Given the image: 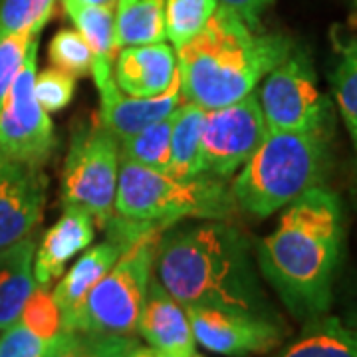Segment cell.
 <instances>
[{
	"label": "cell",
	"mask_w": 357,
	"mask_h": 357,
	"mask_svg": "<svg viewBox=\"0 0 357 357\" xmlns=\"http://www.w3.org/2000/svg\"><path fill=\"white\" fill-rule=\"evenodd\" d=\"M344 244L340 197L324 185L284 206L276 229L258 244V268L300 321L326 316Z\"/></svg>",
	"instance_id": "6da1fadb"
},
{
	"label": "cell",
	"mask_w": 357,
	"mask_h": 357,
	"mask_svg": "<svg viewBox=\"0 0 357 357\" xmlns=\"http://www.w3.org/2000/svg\"><path fill=\"white\" fill-rule=\"evenodd\" d=\"M155 278L185 307L276 316L255 272L244 234L222 220L169 225L157 244Z\"/></svg>",
	"instance_id": "7a4b0ae2"
},
{
	"label": "cell",
	"mask_w": 357,
	"mask_h": 357,
	"mask_svg": "<svg viewBox=\"0 0 357 357\" xmlns=\"http://www.w3.org/2000/svg\"><path fill=\"white\" fill-rule=\"evenodd\" d=\"M290 50L284 36L260 34L218 6L203 30L177 48L183 98L204 109L241 102Z\"/></svg>",
	"instance_id": "3957f363"
},
{
	"label": "cell",
	"mask_w": 357,
	"mask_h": 357,
	"mask_svg": "<svg viewBox=\"0 0 357 357\" xmlns=\"http://www.w3.org/2000/svg\"><path fill=\"white\" fill-rule=\"evenodd\" d=\"M326 165V129L268 131L232 181V197L238 211L255 218H266L307 189L321 185Z\"/></svg>",
	"instance_id": "277c9868"
},
{
	"label": "cell",
	"mask_w": 357,
	"mask_h": 357,
	"mask_svg": "<svg viewBox=\"0 0 357 357\" xmlns=\"http://www.w3.org/2000/svg\"><path fill=\"white\" fill-rule=\"evenodd\" d=\"M236 213L238 206L227 178H178L121 159L115 195V215L119 217L169 227L181 220L229 222Z\"/></svg>",
	"instance_id": "5b68a950"
},
{
	"label": "cell",
	"mask_w": 357,
	"mask_h": 357,
	"mask_svg": "<svg viewBox=\"0 0 357 357\" xmlns=\"http://www.w3.org/2000/svg\"><path fill=\"white\" fill-rule=\"evenodd\" d=\"M165 229L155 225L129 244L107 274L89 290L76 314L66 321L64 332L131 335L137 330L159 236Z\"/></svg>",
	"instance_id": "8992f818"
},
{
	"label": "cell",
	"mask_w": 357,
	"mask_h": 357,
	"mask_svg": "<svg viewBox=\"0 0 357 357\" xmlns=\"http://www.w3.org/2000/svg\"><path fill=\"white\" fill-rule=\"evenodd\" d=\"M119 143L100 123H84L74 131L62 173L64 206L86 211L103 229L115 215L119 181Z\"/></svg>",
	"instance_id": "52a82bcc"
},
{
	"label": "cell",
	"mask_w": 357,
	"mask_h": 357,
	"mask_svg": "<svg viewBox=\"0 0 357 357\" xmlns=\"http://www.w3.org/2000/svg\"><path fill=\"white\" fill-rule=\"evenodd\" d=\"M38 44H34L13 86L0 100V155L13 161L42 167L56 147L50 115L34 96Z\"/></svg>",
	"instance_id": "ba28073f"
},
{
	"label": "cell",
	"mask_w": 357,
	"mask_h": 357,
	"mask_svg": "<svg viewBox=\"0 0 357 357\" xmlns=\"http://www.w3.org/2000/svg\"><path fill=\"white\" fill-rule=\"evenodd\" d=\"M258 102L268 131H318L328 119V103L304 54L290 52L268 72Z\"/></svg>",
	"instance_id": "9c48e42d"
},
{
	"label": "cell",
	"mask_w": 357,
	"mask_h": 357,
	"mask_svg": "<svg viewBox=\"0 0 357 357\" xmlns=\"http://www.w3.org/2000/svg\"><path fill=\"white\" fill-rule=\"evenodd\" d=\"M268 129L255 91L241 102L206 109L201 135V173L230 178L255 155Z\"/></svg>",
	"instance_id": "30bf717a"
},
{
	"label": "cell",
	"mask_w": 357,
	"mask_h": 357,
	"mask_svg": "<svg viewBox=\"0 0 357 357\" xmlns=\"http://www.w3.org/2000/svg\"><path fill=\"white\" fill-rule=\"evenodd\" d=\"M187 316L195 342L218 356H264L280 347L286 337L278 316L220 307H187Z\"/></svg>",
	"instance_id": "8fae6325"
},
{
	"label": "cell",
	"mask_w": 357,
	"mask_h": 357,
	"mask_svg": "<svg viewBox=\"0 0 357 357\" xmlns=\"http://www.w3.org/2000/svg\"><path fill=\"white\" fill-rule=\"evenodd\" d=\"M91 76L102 100L100 121L114 133L117 139L133 135L159 119H165L183 103L181 76L173 77L171 86L153 98H133L117 88L114 77V62L93 58Z\"/></svg>",
	"instance_id": "7c38bea8"
},
{
	"label": "cell",
	"mask_w": 357,
	"mask_h": 357,
	"mask_svg": "<svg viewBox=\"0 0 357 357\" xmlns=\"http://www.w3.org/2000/svg\"><path fill=\"white\" fill-rule=\"evenodd\" d=\"M46 201L42 167L0 155V250L32 234Z\"/></svg>",
	"instance_id": "4fadbf2b"
},
{
	"label": "cell",
	"mask_w": 357,
	"mask_h": 357,
	"mask_svg": "<svg viewBox=\"0 0 357 357\" xmlns=\"http://www.w3.org/2000/svg\"><path fill=\"white\" fill-rule=\"evenodd\" d=\"M137 332L147 344L173 357H201L187 307L167 292L157 278L149 280L141 306Z\"/></svg>",
	"instance_id": "5bb4252c"
},
{
	"label": "cell",
	"mask_w": 357,
	"mask_h": 357,
	"mask_svg": "<svg viewBox=\"0 0 357 357\" xmlns=\"http://www.w3.org/2000/svg\"><path fill=\"white\" fill-rule=\"evenodd\" d=\"M175 74L177 52L165 42L119 48L114 62L117 88L133 98H153L163 93Z\"/></svg>",
	"instance_id": "9a60e30c"
},
{
	"label": "cell",
	"mask_w": 357,
	"mask_h": 357,
	"mask_svg": "<svg viewBox=\"0 0 357 357\" xmlns=\"http://www.w3.org/2000/svg\"><path fill=\"white\" fill-rule=\"evenodd\" d=\"M96 222L86 211L64 206V215L52 227L34 252V278L38 286H50L64 276L68 262L93 243Z\"/></svg>",
	"instance_id": "2e32d148"
},
{
	"label": "cell",
	"mask_w": 357,
	"mask_h": 357,
	"mask_svg": "<svg viewBox=\"0 0 357 357\" xmlns=\"http://www.w3.org/2000/svg\"><path fill=\"white\" fill-rule=\"evenodd\" d=\"M126 246L107 234L103 243L88 248L84 255L77 258V262L64 274V278L58 282L54 288V300L62 312V328L68 319L76 314V310L82 306L89 290L102 280L107 274V270L117 262V258L123 255Z\"/></svg>",
	"instance_id": "e0dca14e"
},
{
	"label": "cell",
	"mask_w": 357,
	"mask_h": 357,
	"mask_svg": "<svg viewBox=\"0 0 357 357\" xmlns=\"http://www.w3.org/2000/svg\"><path fill=\"white\" fill-rule=\"evenodd\" d=\"M36 243L26 236L0 250V332L18 321L26 300L38 286L34 278Z\"/></svg>",
	"instance_id": "ac0fdd59"
},
{
	"label": "cell",
	"mask_w": 357,
	"mask_h": 357,
	"mask_svg": "<svg viewBox=\"0 0 357 357\" xmlns=\"http://www.w3.org/2000/svg\"><path fill=\"white\" fill-rule=\"evenodd\" d=\"M274 357H357V328L333 316L304 321L302 332Z\"/></svg>",
	"instance_id": "d6986e66"
},
{
	"label": "cell",
	"mask_w": 357,
	"mask_h": 357,
	"mask_svg": "<svg viewBox=\"0 0 357 357\" xmlns=\"http://www.w3.org/2000/svg\"><path fill=\"white\" fill-rule=\"evenodd\" d=\"M206 109L191 102H183L173 112L171 157L167 173L178 178H191L201 173V135Z\"/></svg>",
	"instance_id": "ffe728a7"
},
{
	"label": "cell",
	"mask_w": 357,
	"mask_h": 357,
	"mask_svg": "<svg viewBox=\"0 0 357 357\" xmlns=\"http://www.w3.org/2000/svg\"><path fill=\"white\" fill-rule=\"evenodd\" d=\"M165 0H117V48L165 42Z\"/></svg>",
	"instance_id": "44dd1931"
},
{
	"label": "cell",
	"mask_w": 357,
	"mask_h": 357,
	"mask_svg": "<svg viewBox=\"0 0 357 357\" xmlns=\"http://www.w3.org/2000/svg\"><path fill=\"white\" fill-rule=\"evenodd\" d=\"M66 14L76 24V30L86 38L93 58L114 62L119 52L115 40L114 6H93L79 0H62Z\"/></svg>",
	"instance_id": "7402d4cb"
},
{
	"label": "cell",
	"mask_w": 357,
	"mask_h": 357,
	"mask_svg": "<svg viewBox=\"0 0 357 357\" xmlns=\"http://www.w3.org/2000/svg\"><path fill=\"white\" fill-rule=\"evenodd\" d=\"M171 129H173V114L133 135L121 137L119 143L121 159L131 161L135 165L149 167L155 171H167L171 157Z\"/></svg>",
	"instance_id": "603a6c76"
},
{
	"label": "cell",
	"mask_w": 357,
	"mask_h": 357,
	"mask_svg": "<svg viewBox=\"0 0 357 357\" xmlns=\"http://www.w3.org/2000/svg\"><path fill=\"white\" fill-rule=\"evenodd\" d=\"M218 8V0H165V34L177 50L195 38Z\"/></svg>",
	"instance_id": "cb8c5ba5"
},
{
	"label": "cell",
	"mask_w": 357,
	"mask_h": 357,
	"mask_svg": "<svg viewBox=\"0 0 357 357\" xmlns=\"http://www.w3.org/2000/svg\"><path fill=\"white\" fill-rule=\"evenodd\" d=\"M137 344L133 335L66 332L50 357H129Z\"/></svg>",
	"instance_id": "d4e9b609"
},
{
	"label": "cell",
	"mask_w": 357,
	"mask_h": 357,
	"mask_svg": "<svg viewBox=\"0 0 357 357\" xmlns=\"http://www.w3.org/2000/svg\"><path fill=\"white\" fill-rule=\"evenodd\" d=\"M333 93L344 123L357 149V40L349 42L332 76Z\"/></svg>",
	"instance_id": "484cf974"
},
{
	"label": "cell",
	"mask_w": 357,
	"mask_h": 357,
	"mask_svg": "<svg viewBox=\"0 0 357 357\" xmlns=\"http://www.w3.org/2000/svg\"><path fill=\"white\" fill-rule=\"evenodd\" d=\"M48 56H50L54 68L62 70L70 76H91L93 52L77 30L64 28V30L56 32V36L50 42V48H48Z\"/></svg>",
	"instance_id": "4316f807"
},
{
	"label": "cell",
	"mask_w": 357,
	"mask_h": 357,
	"mask_svg": "<svg viewBox=\"0 0 357 357\" xmlns=\"http://www.w3.org/2000/svg\"><path fill=\"white\" fill-rule=\"evenodd\" d=\"M44 26L46 22H36L0 38V100L4 98V93L13 86L14 77L18 76L20 68L24 66L30 48L38 44Z\"/></svg>",
	"instance_id": "83f0119b"
},
{
	"label": "cell",
	"mask_w": 357,
	"mask_h": 357,
	"mask_svg": "<svg viewBox=\"0 0 357 357\" xmlns=\"http://www.w3.org/2000/svg\"><path fill=\"white\" fill-rule=\"evenodd\" d=\"M20 321L30 332H34L44 340H52L64 332L62 328V312L54 300V294L48 286H36L30 298L26 300L20 312Z\"/></svg>",
	"instance_id": "f1b7e54d"
},
{
	"label": "cell",
	"mask_w": 357,
	"mask_h": 357,
	"mask_svg": "<svg viewBox=\"0 0 357 357\" xmlns=\"http://www.w3.org/2000/svg\"><path fill=\"white\" fill-rule=\"evenodd\" d=\"M64 335L66 332H62L52 340H44L18 319L0 335V357H50Z\"/></svg>",
	"instance_id": "f546056e"
},
{
	"label": "cell",
	"mask_w": 357,
	"mask_h": 357,
	"mask_svg": "<svg viewBox=\"0 0 357 357\" xmlns=\"http://www.w3.org/2000/svg\"><path fill=\"white\" fill-rule=\"evenodd\" d=\"M54 0H0V38L36 22H48Z\"/></svg>",
	"instance_id": "4dcf8cb0"
},
{
	"label": "cell",
	"mask_w": 357,
	"mask_h": 357,
	"mask_svg": "<svg viewBox=\"0 0 357 357\" xmlns=\"http://www.w3.org/2000/svg\"><path fill=\"white\" fill-rule=\"evenodd\" d=\"M76 91V77L58 68H48L34 77V96L46 114L62 112L72 102Z\"/></svg>",
	"instance_id": "1f68e13d"
},
{
	"label": "cell",
	"mask_w": 357,
	"mask_h": 357,
	"mask_svg": "<svg viewBox=\"0 0 357 357\" xmlns=\"http://www.w3.org/2000/svg\"><path fill=\"white\" fill-rule=\"evenodd\" d=\"M272 4V0H218V6L229 8L236 16H241L250 28L258 30L260 16Z\"/></svg>",
	"instance_id": "d6a6232c"
},
{
	"label": "cell",
	"mask_w": 357,
	"mask_h": 357,
	"mask_svg": "<svg viewBox=\"0 0 357 357\" xmlns=\"http://www.w3.org/2000/svg\"><path fill=\"white\" fill-rule=\"evenodd\" d=\"M129 357H173L165 354V351H161V349H155V347H141L139 344L133 347V351L129 354Z\"/></svg>",
	"instance_id": "836d02e7"
},
{
	"label": "cell",
	"mask_w": 357,
	"mask_h": 357,
	"mask_svg": "<svg viewBox=\"0 0 357 357\" xmlns=\"http://www.w3.org/2000/svg\"><path fill=\"white\" fill-rule=\"evenodd\" d=\"M79 2L93 4V6H115V2H117V0H79Z\"/></svg>",
	"instance_id": "e575fe53"
},
{
	"label": "cell",
	"mask_w": 357,
	"mask_h": 357,
	"mask_svg": "<svg viewBox=\"0 0 357 357\" xmlns=\"http://www.w3.org/2000/svg\"><path fill=\"white\" fill-rule=\"evenodd\" d=\"M349 326H354V328H357V310H356V316H354V321H351Z\"/></svg>",
	"instance_id": "d590c367"
},
{
	"label": "cell",
	"mask_w": 357,
	"mask_h": 357,
	"mask_svg": "<svg viewBox=\"0 0 357 357\" xmlns=\"http://www.w3.org/2000/svg\"><path fill=\"white\" fill-rule=\"evenodd\" d=\"M356 4H357V0H356Z\"/></svg>",
	"instance_id": "8d00e7d4"
}]
</instances>
